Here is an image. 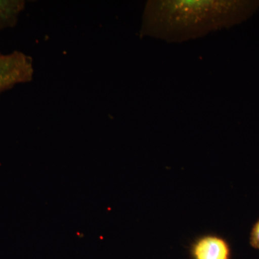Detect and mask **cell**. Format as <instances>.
<instances>
[{"label": "cell", "instance_id": "cell-3", "mask_svg": "<svg viewBox=\"0 0 259 259\" xmlns=\"http://www.w3.org/2000/svg\"><path fill=\"white\" fill-rule=\"evenodd\" d=\"M190 254L192 259H230L231 248L221 237L206 235L192 243Z\"/></svg>", "mask_w": 259, "mask_h": 259}, {"label": "cell", "instance_id": "cell-4", "mask_svg": "<svg viewBox=\"0 0 259 259\" xmlns=\"http://www.w3.org/2000/svg\"><path fill=\"white\" fill-rule=\"evenodd\" d=\"M25 7L23 0H0V31L15 27Z\"/></svg>", "mask_w": 259, "mask_h": 259}, {"label": "cell", "instance_id": "cell-1", "mask_svg": "<svg viewBox=\"0 0 259 259\" xmlns=\"http://www.w3.org/2000/svg\"><path fill=\"white\" fill-rule=\"evenodd\" d=\"M259 11V0H149L140 35L181 44L249 20Z\"/></svg>", "mask_w": 259, "mask_h": 259}, {"label": "cell", "instance_id": "cell-5", "mask_svg": "<svg viewBox=\"0 0 259 259\" xmlns=\"http://www.w3.org/2000/svg\"><path fill=\"white\" fill-rule=\"evenodd\" d=\"M250 243L253 248L259 249V220L255 223L251 233H250Z\"/></svg>", "mask_w": 259, "mask_h": 259}, {"label": "cell", "instance_id": "cell-2", "mask_svg": "<svg viewBox=\"0 0 259 259\" xmlns=\"http://www.w3.org/2000/svg\"><path fill=\"white\" fill-rule=\"evenodd\" d=\"M32 59L21 51L10 54L0 52V94L20 83H28L33 78Z\"/></svg>", "mask_w": 259, "mask_h": 259}]
</instances>
